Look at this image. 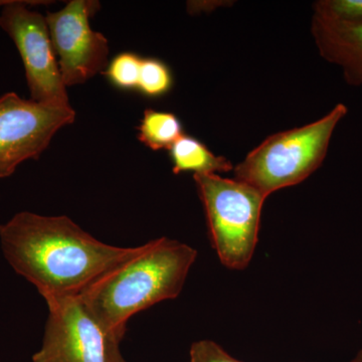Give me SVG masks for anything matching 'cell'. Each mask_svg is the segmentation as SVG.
<instances>
[{"instance_id": "obj_1", "label": "cell", "mask_w": 362, "mask_h": 362, "mask_svg": "<svg viewBox=\"0 0 362 362\" xmlns=\"http://www.w3.org/2000/svg\"><path fill=\"white\" fill-rule=\"evenodd\" d=\"M0 245L11 268L45 300L78 296L138 250L105 244L68 216L30 211L0 225Z\"/></svg>"}, {"instance_id": "obj_2", "label": "cell", "mask_w": 362, "mask_h": 362, "mask_svg": "<svg viewBox=\"0 0 362 362\" xmlns=\"http://www.w3.org/2000/svg\"><path fill=\"white\" fill-rule=\"evenodd\" d=\"M197 257L178 240H150L77 297L108 337L121 341L131 317L178 297Z\"/></svg>"}, {"instance_id": "obj_3", "label": "cell", "mask_w": 362, "mask_h": 362, "mask_svg": "<svg viewBox=\"0 0 362 362\" xmlns=\"http://www.w3.org/2000/svg\"><path fill=\"white\" fill-rule=\"evenodd\" d=\"M346 114L347 107L337 104L315 122L271 135L233 168L235 180L267 197L299 185L320 168L333 132Z\"/></svg>"}, {"instance_id": "obj_4", "label": "cell", "mask_w": 362, "mask_h": 362, "mask_svg": "<svg viewBox=\"0 0 362 362\" xmlns=\"http://www.w3.org/2000/svg\"><path fill=\"white\" fill-rule=\"evenodd\" d=\"M194 180L218 259L230 270H244L258 244L262 209L267 197L235 178L194 175Z\"/></svg>"}, {"instance_id": "obj_5", "label": "cell", "mask_w": 362, "mask_h": 362, "mask_svg": "<svg viewBox=\"0 0 362 362\" xmlns=\"http://www.w3.org/2000/svg\"><path fill=\"white\" fill-rule=\"evenodd\" d=\"M47 4L49 2L0 0V28L20 52L30 99L54 106H71L45 16L28 8Z\"/></svg>"}, {"instance_id": "obj_6", "label": "cell", "mask_w": 362, "mask_h": 362, "mask_svg": "<svg viewBox=\"0 0 362 362\" xmlns=\"http://www.w3.org/2000/svg\"><path fill=\"white\" fill-rule=\"evenodd\" d=\"M76 119L71 106L25 100L13 92L0 97V178L9 177L21 163L37 159L54 136Z\"/></svg>"}, {"instance_id": "obj_7", "label": "cell", "mask_w": 362, "mask_h": 362, "mask_svg": "<svg viewBox=\"0 0 362 362\" xmlns=\"http://www.w3.org/2000/svg\"><path fill=\"white\" fill-rule=\"evenodd\" d=\"M99 8L98 1L71 0L61 11L45 16L66 87L85 84L108 66V40L90 25Z\"/></svg>"}, {"instance_id": "obj_8", "label": "cell", "mask_w": 362, "mask_h": 362, "mask_svg": "<svg viewBox=\"0 0 362 362\" xmlns=\"http://www.w3.org/2000/svg\"><path fill=\"white\" fill-rule=\"evenodd\" d=\"M49 316L33 362H109L111 338L78 297L45 300Z\"/></svg>"}, {"instance_id": "obj_9", "label": "cell", "mask_w": 362, "mask_h": 362, "mask_svg": "<svg viewBox=\"0 0 362 362\" xmlns=\"http://www.w3.org/2000/svg\"><path fill=\"white\" fill-rule=\"evenodd\" d=\"M311 32L322 58L342 70L345 81L362 86V23L312 18Z\"/></svg>"}, {"instance_id": "obj_10", "label": "cell", "mask_w": 362, "mask_h": 362, "mask_svg": "<svg viewBox=\"0 0 362 362\" xmlns=\"http://www.w3.org/2000/svg\"><path fill=\"white\" fill-rule=\"evenodd\" d=\"M175 175L192 171L194 175H218L233 170L223 156H214L206 145L192 136L182 135L169 149Z\"/></svg>"}, {"instance_id": "obj_11", "label": "cell", "mask_w": 362, "mask_h": 362, "mask_svg": "<svg viewBox=\"0 0 362 362\" xmlns=\"http://www.w3.org/2000/svg\"><path fill=\"white\" fill-rule=\"evenodd\" d=\"M137 130L138 140L153 151L170 149L185 135L177 116L153 109L144 111Z\"/></svg>"}, {"instance_id": "obj_12", "label": "cell", "mask_w": 362, "mask_h": 362, "mask_svg": "<svg viewBox=\"0 0 362 362\" xmlns=\"http://www.w3.org/2000/svg\"><path fill=\"white\" fill-rule=\"evenodd\" d=\"M173 86L170 69L157 59H142L137 90L144 96L158 98L168 94Z\"/></svg>"}, {"instance_id": "obj_13", "label": "cell", "mask_w": 362, "mask_h": 362, "mask_svg": "<svg viewBox=\"0 0 362 362\" xmlns=\"http://www.w3.org/2000/svg\"><path fill=\"white\" fill-rule=\"evenodd\" d=\"M142 59L134 52L117 54L107 66L104 74L114 87L121 90H136L139 82Z\"/></svg>"}, {"instance_id": "obj_14", "label": "cell", "mask_w": 362, "mask_h": 362, "mask_svg": "<svg viewBox=\"0 0 362 362\" xmlns=\"http://www.w3.org/2000/svg\"><path fill=\"white\" fill-rule=\"evenodd\" d=\"M313 16L337 23H362V0H321L313 6Z\"/></svg>"}, {"instance_id": "obj_15", "label": "cell", "mask_w": 362, "mask_h": 362, "mask_svg": "<svg viewBox=\"0 0 362 362\" xmlns=\"http://www.w3.org/2000/svg\"><path fill=\"white\" fill-rule=\"evenodd\" d=\"M190 362H242L211 340H199L190 347Z\"/></svg>"}, {"instance_id": "obj_16", "label": "cell", "mask_w": 362, "mask_h": 362, "mask_svg": "<svg viewBox=\"0 0 362 362\" xmlns=\"http://www.w3.org/2000/svg\"><path fill=\"white\" fill-rule=\"evenodd\" d=\"M120 342V340H111L109 362H127L123 358L122 354H121Z\"/></svg>"}, {"instance_id": "obj_17", "label": "cell", "mask_w": 362, "mask_h": 362, "mask_svg": "<svg viewBox=\"0 0 362 362\" xmlns=\"http://www.w3.org/2000/svg\"><path fill=\"white\" fill-rule=\"evenodd\" d=\"M351 362H362V350L361 351L358 352V354H357L356 358H354Z\"/></svg>"}]
</instances>
